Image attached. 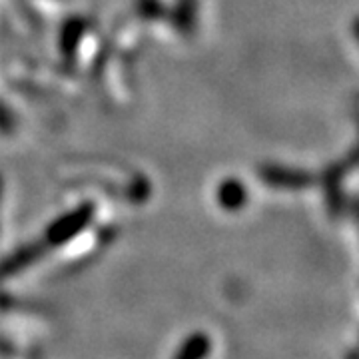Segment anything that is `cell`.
I'll return each mask as SVG.
<instances>
[{
  "label": "cell",
  "instance_id": "1",
  "mask_svg": "<svg viewBox=\"0 0 359 359\" xmlns=\"http://www.w3.org/2000/svg\"><path fill=\"white\" fill-rule=\"evenodd\" d=\"M242 200H244V190H242V186L238 182H228L222 188V202L226 205L236 208V205L242 204Z\"/></svg>",
  "mask_w": 359,
  "mask_h": 359
},
{
  "label": "cell",
  "instance_id": "2",
  "mask_svg": "<svg viewBox=\"0 0 359 359\" xmlns=\"http://www.w3.org/2000/svg\"><path fill=\"white\" fill-rule=\"evenodd\" d=\"M6 124H8V120H6V114H4V112L0 110V126H6Z\"/></svg>",
  "mask_w": 359,
  "mask_h": 359
}]
</instances>
